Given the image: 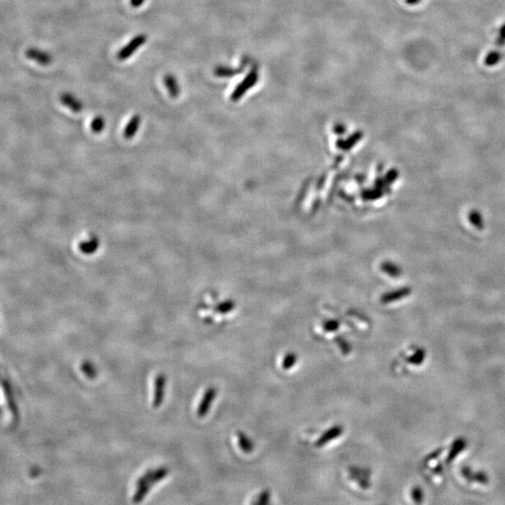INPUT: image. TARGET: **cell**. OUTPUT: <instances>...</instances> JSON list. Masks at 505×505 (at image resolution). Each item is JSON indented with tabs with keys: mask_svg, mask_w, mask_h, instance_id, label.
I'll return each mask as SVG.
<instances>
[{
	"mask_svg": "<svg viewBox=\"0 0 505 505\" xmlns=\"http://www.w3.org/2000/svg\"><path fill=\"white\" fill-rule=\"evenodd\" d=\"M259 79V75L256 69H252L250 73H248L237 87L234 89L232 94H231V100L238 101L245 95L250 89L253 88L255 84H257Z\"/></svg>",
	"mask_w": 505,
	"mask_h": 505,
	"instance_id": "1",
	"label": "cell"
},
{
	"mask_svg": "<svg viewBox=\"0 0 505 505\" xmlns=\"http://www.w3.org/2000/svg\"><path fill=\"white\" fill-rule=\"evenodd\" d=\"M146 41H147V37L145 34H139L135 36L128 44L125 45L122 49L117 53V58L121 61L127 60L133 55L134 53L138 51L139 47L145 45Z\"/></svg>",
	"mask_w": 505,
	"mask_h": 505,
	"instance_id": "2",
	"label": "cell"
},
{
	"mask_svg": "<svg viewBox=\"0 0 505 505\" xmlns=\"http://www.w3.org/2000/svg\"><path fill=\"white\" fill-rule=\"evenodd\" d=\"M215 397H217V389L214 388H210V389L206 390L204 396L200 401L198 411H197L198 417L200 418H203V417H206V415L211 409V404L215 399Z\"/></svg>",
	"mask_w": 505,
	"mask_h": 505,
	"instance_id": "3",
	"label": "cell"
},
{
	"mask_svg": "<svg viewBox=\"0 0 505 505\" xmlns=\"http://www.w3.org/2000/svg\"><path fill=\"white\" fill-rule=\"evenodd\" d=\"M344 432V427L341 425H336L333 427L328 428L327 431L323 433L322 435L319 437L316 443L317 447H323L328 443L332 442L335 439H338Z\"/></svg>",
	"mask_w": 505,
	"mask_h": 505,
	"instance_id": "4",
	"label": "cell"
},
{
	"mask_svg": "<svg viewBox=\"0 0 505 505\" xmlns=\"http://www.w3.org/2000/svg\"><path fill=\"white\" fill-rule=\"evenodd\" d=\"M26 56L28 59L37 62L41 66H48L50 65L51 62L53 60L52 56L49 53L45 51L39 50L38 48H29L26 52Z\"/></svg>",
	"mask_w": 505,
	"mask_h": 505,
	"instance_id": "5",
	"label": "cell"
},
{
	"mask_svg": "<svg viewBox=\"0 0 505 505\" xmlns=\"http://www.w3.org/2000/svg\"><path fill=\"white\" fill-rule=\"evenodd\" d=\"M166 381H167L166 376L163 374H159L156 376V381H155V394H154V400H153L154 408H158L163 403Z\"/></svg>",
	"mask_w": 505,
	"mask_h": 505,
	"instance_id": "6",
	"label": "cell"
},
{
	"mask_svg": "<svg viewBox=\"0 0 505 505\" xmlns=\"http://www.w3.org/2000/svg\"><path fill=\"white\" fill-rule=\"evenodd\" d=\"M461 474L467 481L472 483L482 484V485H487L489 483V477L485 472H473L469 467H463L461 470Z\"/></svg>",
	"mask_w": 505,
	"mask_h": 505,
	"instance_id": "7",
	"label": "cell"
},
{
	"mask_svg": "<svg viewBox=\"0 0 505 505\" xmlns=\"http://www.w3.org/2000/svg\"><path fill=\"white\" fill-rule=\"evenodd\" d=\"M60 101L62 104L66 106L70 111L74 112H81L84 109V105L81 102V100L77 99L75 95H73L71 93H63L60 97Z\"/></svg>",
	"mask_w": 505,
	"mask_h": 505,
	"instance_id": "8",
	"label": "cell"
},
{
	"mask_svg": "<svg viewBox=\"0 0 505 505\" xmlns=\"http://www.w3.org/2000/svg\"><path fill=\"white\" fill-rule=\"evenodd\" d=\"M163 83L165 84L167 92L172 99H176L179 97V94H181V87L179 85L177 79L174 75L167 74L166 76H164Z\"/></svg>",
	"mask_w": 505,
	"mask_h": 505,
	"instance_id": "9",
	"label": "cell"
},
{
	"mask_svg": "<svg viewBox=\"0 0 505 505\" xmlns=\"http://www.w3.org/2000/svg\"><path fill=\"white\" fill-rule=\"evenodd\" d=\"M2 386H3V389H4V391H5L6 397H7V400H8L7 402H8V406H9L10 412H11L13 418H16L17 419L18 416H19V411H18V406H17L16 402L14 400V398H13L11 384L4 380L3 383H2Z\"/></svg>",
	"mask_w": 505,
	"mask_h": 505,
	"instance_id": "10",
	"label": "cell"
},
{
	"mask_svg": "<svg viewBox=\"0 0 505 505\" xmlns=\"http://www.w3.org/2000/svg\"><path fill=\"white\" fill-rule=\"evenodd\" d=\"M140 122H141V118L139 114H135L131 117V119L129 120V122L128 123L127 127L125 128V130H124V136L126 139H130L133 138L139 130Z\"/></svg>",
	"mask_w": 505,
	"mask_h": 505,
	"instance_id": "11",
	"label": "cell"
},
{
	"mask_svg": "<svg viewBox=\"0 0 505 505\" xmlns=\"http://www.w3.org/2000/svg\"><path fill=\"white\" fill-rule=\"evenodd\" d=\"M99 247H100V241L95 237H92L91 239L84 241L79 245V249L85 255L94 254V252L99 249Z\"/></svg>",
	"mask_w": 505,
	"mask_h": 505,
	"instance_id": "12",
	"label": "cell"
},
{
	"mask_svg": "<svg viewBox=\"0 0 505 505\" xmlns=\"http://www.w3.org/2000/svg\"><path fill=\"white\" fill-rule=\"evenodd\" d=\"M466 441L464 439L460 438L455 440V442L452 444V446H451L449 454H448L447 458H446V462L450 463V462L454 461L455 458L459 455V454L461 453V451H463V450L466 448Z\"/></svg>",
	"mask_w": 505,
	"mask_h": 505,
	"instance_id": "13",
	"label": "cell"
},
{
	"mask_svg": "<svg viewBox=\"0 0 505 505\" xmlns=\"http://www.w3.org/2000/svg\"><path fill=\"white\" fill-rule=\"evenodd\" d=\"M243 70H244V67H241L238 69H233L231 67L219 66V67H215L213 73L215 76L219 77V78H229V77H233L235 75L243 73Z\"/></svg>",
	"mask_w": 505,
	"mask_h": 505,
	"instance_id": "14",
	"label": "cell"
},
{
	"mask_svg": "<svg viewBox=\"0 0 505 505\" xmlns=\"http://www.w3.org/2000/svg\"><path fill=\"white\" fill-rule=\"evenodd\" d=\"M410 293H411V290L409 288L400 289L398 291H395V292H392V293H389V294L383 296L382 301L384 302V303L392 302V301H395V300H399L400 299H402V298H405Z\"/></svg>",
	"mask_w": 505,
	"mask_h": 505,
	"instance_id": "15",
	"label": "cell"
},
{
	"mask_svg": "<svg viewBox=\"0 0 505 505\" xmlns=\"http://www.w3.org/2000/svg\"><path fill=\"white\" fill-rule=\"evenodd\" d=\"M239 448L245 452V454H250L254 449V445L250 439L248 438L245 433L239 432L237 434Z\"/></svg>",
	"mask_w": 505,
	"mask_h": 505,
	"instance_id": "16",
	"label": "cell"
},
{
	"mask_svg": "<svg viewBox=\"0 0 505 505\" xmlns=\"http://www.w3.org/2000/svg\"><path fill=\"white\" fill-rule=\"evenodd\" d=\"M152 486H153L152 484L147 483L145 484V485H142V486H140V487H138V490H137L136 494L134 495L133 499H132L133 502H135V503H139V502H140L141 500H143L145 496H146L147 493L150 491V489L152 488Z\"/></svg>",
	"mask_w": 505,
	"mask_h": 505,
	"instance_id": "17",
	"label": "cell"
},
{
	"mask_svg": "<svg viewBox=\"0 0 505 505\" xmlns=\"http://www.w3.org/2000/svg\"><path fill=\"white\" fill-rule=\"evenodd\" d=\"M297 360H298L297 354L293 353V352H290L288 354L284 355L283 361H282V368L285 371H288L296 365Z\"/></svg>",
	"mask_w": 505,
	"mask_h": 505,
	"instance_id": "18",
	"label": "cell"
},
{
	"mask_svg": "<svg viewBox=\"0 0 505 505\" xmlns=\"http://www.w3.org/2000/svg\"><path fill=\"white\" fill-rule=\"evenodd\" d=\"M169 472H170V470L167 469V467H161V468L157 469L156 471H154L153 477H152V480H151V484L154 485V484L157 483L158 481L162 480L163 478L166 477L167 474H169Z\"/></svg>",
	"mask_w": 505,
	"mask_h": 505,
	"instance_id": "19",
	"label": "cell"
},
{
	"mask_svg": "<svg viewBox=\"0 0 505 505\" xmlns=\"http://www.w3.org/2000/svg\"><path fill=\"white\" fill-rule=\"evenodd\" d=\"M105 128V120L102 116H97L91 123V129L94 133H100Z\"/></svg>",
	"mask_w": 505,
	"mask_h": 505,
	"instance_id": "20",
	"label": "cell"
},
{
	"mask_svg": "<svg viewBox=\"0 0 505 505\" xmlns=\"http://www.w3.org/2000/svg\"><path fill=\"white\" fill-rule=\"evenodd\" d=\"M81 369H82V372H84L89 379H94L95 377L97 372H95V370L91 363L84 362V364L81 366Z\"/></svg>",
	"mask_w": 505,
	"mask_h": 505,
	"instance_id": "21",
	"label": "cell"
},
{
	"mask_svg": "<svg viewBox=\"0 0 505 505\" xmlns=\"http://www.w3.org/2000/svg\"><path fill=\"white\" fill-rule=\"evenodd\" d=\"M271 500V491H269L268 489L263 491L260 495L257 497V500L254 501L255 504L264 505L268 504Z\"/></svg>",
	"mask_w": 505,
	"mask_h": 505,
	"instance_id": "22",
	"label": "cell"
},
{
	"mask_svg": "<svg viewBox=\"0 0 505 505\" xmlns=\"http://www.w3.org/2000/svg\"><path fill=\"white\" fill-rule=\"evenodd\" d=\"M339 327H340V323L338 321H335V320L327 321V322L324 323V325H323L324 330L327 332L336 331V330H338Z\"/></svg>",
	"mask_w": 505,
	"mask_h": 505,
	"instance_id": "23",
	"label": "cell"
},
{
	"mask_svg": "<svg viewBox=\"0 0 505 505\" xmlns=\"http://www.w3.org/2000/svg\"><path fill=\"white\" fill-rule=\"evenodd\" d=\"M153 473H154V471H147L145 472L143 475H141L140 477L137 480V487H140L142 485H145V484L151 483V480H152V477H153Z\"/></svg>",
	"mask_w": 505,
	"mask_h": 505,
	"instance_id": "24",
	"label": "cell"
},
{
	"mask_svg": "<svg viewBox=\"0 0 505 505\" xmlns=\"http://www.w3.org/2000/svg\"><path fill=\"white\" fill-rule=\"evenodd\" d=\"M412 498L416 503H421L423 498H424V494H423L421 488L416 487L415 489L412 490Z\"/></svg>",
	"mask_w": 505,
	"mask_h": 505,
	"instance_id": "25",
	"label": "cell"
},
{
	"mask_svg": "<svg viewBox=\"0 0 505 505\" xmlns=\"http://www.w3.org/2000/svg\"><path fill=\"white\" fill-rule=\"evenodd\" d=\"M337 344H338L339 346H340V348L342 350V352H343L344 354H345V355H346V354H349L350 352H351L350 344H348V342H347L345 339L342 338V337H340V338L337 339Z\"/></svg>",
	"mask_w": 505,
	"mask_h": 505,
	"instance_id": "26",
	"label": "cell"
},
{
	"mask_svg": "<svg viewBox=\"0 0 505 505\" xmlns=\"http://www.w3.org/2000/svg\"><path fill=\"white\" fill-rule=\"evenodd\" d=\"M470 220H471V222H472V224L475 226V227H477V228H482V226H483V224H482V219H481L480 214H479L478 212H476V211H472V212H471V214H470Z\"/></svg>",
	"mask_w": 505,
	"mask_h": 505,
	"instance_id": "27",
	"label": "cell"
},
{
	"mask_svg": "<svg viewBox=\"0 0 505 505\" xmlns=\"http://www.w3.org/2000/svg\"><path fill=\"white\" fill-rule=\"evenodd\" d=\"M424 358H425L424 351L419 350V351H417V354H415L412 356L411 358L409 359V362H411V364L412 363L413 364H420L422 361L424 360Z\"/></svg>",
	"mask_w": 505,
	"mask_h": 505,
	"instance_id": "28",
	"label": "cell"
},
{
	"mask_svg": "<svg viewBox=\"0 0 505 505\" xmlns=\"http://www.w3.org/2000/svg\"><path fill=\"white\" fill-rule=\"evenodd\" d=\"M233 304L231 302H225L223 304H220L217 308V311L219 312H222V314H225V312H228V311H230L232 308H233Z\"/></svg>",
	"mask_w": 505,
	"mask_h": 505,
	"instance_id": "29",
	"label": "cell"
},
{
	"mask_svg": "<svg viewBox=\"0 0 505 505\" xmlns=\"http://www.w3.org/2000/svg\"><path fill=\"white\" fill-rule=\"evenodd\" d=\"M145 0H130V4L133 8H139L140 6L143 5Z\"/></svg>",
	"mask_w": 505,
	"mask_h": 505,
	"instance_id": "30",
	"label": "cell"
}]
</instances>
